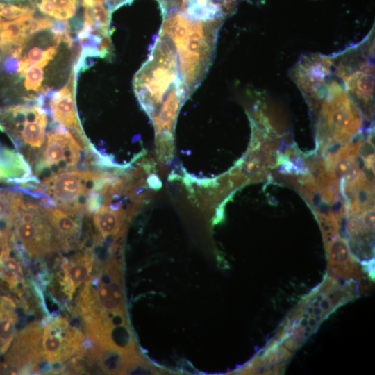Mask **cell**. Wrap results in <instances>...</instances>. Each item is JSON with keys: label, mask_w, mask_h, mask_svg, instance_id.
<instances>
[{"label": "cell", "mask_w": 375, "mask_h": 375, "mask_svg": "<svg viewBox=\"0 0 375 375\" xmlns=\"http://www.w3.org/2000/svg\"><path fill=\"white\" fill-rule=\"evenodd\" d=\"M160 33L172 42L179 74L188 97L206 76L212 62L217 38L224 21L189 17L180 10L162 13Z\"/></svg>", "instance_id": "6da1fadb"}, {"label": "cell", "mask_w": 375, "mask_h": 375, "mask_svg": "<svg viewBox=\"0 0 375 375\" xmlns=\"http://www.w3.org/2000/svg\"><path fill=\"white\" fill-rule=\"evenodd\" d=\"M119 261L110 258L81 290L77 308L86 336L105 342L116 328L128 326Z\"/></svg>", "instance_id": "7a4b0ae2"}, {"label": "cell", "mask_w": 375, "mask_h": 375, "mask_svg": "<svg viewBox=\"0 0 375 375\" xmlns=\"http://www.w3.org/2000/svg\"><path fill=\"white\" fill-rule=\"evenodd\" d=\"M133 85L140 103L151 118L171 90L183 85L174 46L166 35L159 33L148 59L136 72Z\"/></svg>", "instance_id": "3957f363"}, {"label": "cell", "mask_w": 375, "mask_h": 375, "mask_svg": "<svg viewBox=\"0 0 375 375\" xmlns=\"http://www.w3.org/2000/svg\"><path fill=\"white\" fill-rule=\"evenodd\" d=\"M40 101L0 106V128L31 167L45 142L49 112Z\"/></svg>", "instance_id": "277c9868"}, {"label": "cell", "mask_w": 375, "mask_h": 375, "mask_svg": "<svg viewBox=\"0 0 375 375\" xmlns=\"http://www.w3.org/2000/svg\"><path fill=\"white\" fill-rule=\"evenodd\" d=\"M108 178L104 174L88 170L60 172L40 181L35 198L44 206L83 216L88 199Z\"/></svg>", "instance_id": "5b68a950"}, {"label": "cell", "mask_w": 375, "mask_h": 375, "mask_svg": "<svg viewBox=\"0 0 375 375\" xmlns=\"http://www.w3.org/2000/svg\"><path fill=\"white\" fill-rule=\"evenodd\" d=\"M17 256L33 258L59 251L46 208L40 201L25 199L16 211L8 245Z\"/></svg>", "instance_id": "8992f818"}, {"label": "cell", "mask_w": 375, "mask_h": 375, "mask_svg": "<svg viewBox=\"0 0 375 375\" xmlns=\"http://www.w3.org/2000/svg\"><path fill=\"white\" fill-rule=\"evenodd\" d=\"M91 149L86 138L52 122L46 140L33 165L32 172L40 181L50 176L75 169L83 152Z\"/></svg>", "instance_id": "52a82bcc"}, {"label": "cell", "mask_w": 375, "mask_h": 375, "mask_svg": "<svg viewBox=\"0 0 375 375\" xmlns=\"http://www.w3.org/2000/svg\"><path fill=\"white\" fill-rule=\"evenodd\" d=\"M83 335L81 330L67 318L58 317L49 320L44 328L42 344L41 360L47 362L50 372L59 366L63 371L62 363L84 351Z\"/></svg>", "instance_id": "ba28073f"}, {"label": "cell", "mask_w": 375, "mask_h": 375, "mask_svg": "<svg viewBox=\"0 0 375 375\" xmlns=\"http://www.w3.org/2000/svg\"><path fill=\"white\" fill-rule=\"evenodd\" d=\"M42 327L35 322L18 333L4 360L0 363V372L30 374L39 369Z\"/></svg>", "instance_id": "9c48e42d"}, {"label": "cell", "mask_w": 375, "mask_h": 375, "mask_svg": "<svg viewBox=\"0 0 375 375\" xmlns=\"http://www.w3.org/2000/svg\"><path fill=\"white\" fill-rule=\"evenodd\" d=\"M76 65L72 67L68 81L58 91H50L45 97L52 119L72 132L86 138L79 121L76 105Z\"/></svg>", "instance_id": "30bf717a"}, {"label": "cell", "mask_w": 375, "mask_h": 375, "mask_svg": "<svg viewBox=\"0 0 375 375\" xmlns=\"http://www.w3.org/2000/svg\"><path fill=\"white\" fill-rule=\"evenodd\" d=\"M83 26L78 35L79 42L112 48L110 39L111 11L103 0H83Z\"/></svg>", "instance_id": "8fae6325"}, {"label": "cell", "mask_w": 375, "mask_h": 375, "mask_svg": "<svg viewBox=\"0 0 375 375\" xmlns=\"http://www.w3.org/2000/svg\"><path fill=\"white\" fill-rule=\"evenodd\" d=\"M34 177L29 163L0 128V180L19 186Z\"/></svg>", "instance_id": "7c38bea8"}, {"label": "cell", "mask_w": 375, "mask_h": 375, "mask_svg": "<svg viewBox=\"0 0 375 375\" xmlns=\"http://www.w3.org/2000/svg\"><path fill=\"white\" fill-rule=\"evenodd\" d=\"M45 208L59 249L66 251L76 247L81 236L82 216L56 207Z\"/></svg>", "instance_id": "4fadbf2b"}, {"label": "cell", "mask_w": 375, "mask_h": 375, "mask_svg": "<svg viewBox=\"0 0 375 375\" xmlns=\"http://www.w3.org/2000/svg\"><path fill=\"white\" fill-rule=\"evenodd\" d=\"M94 263L91 250L78 252L71 260L65 261L60 283L65 294L71 299L76 290L90 276Z\"/></svg>", "instance_id": "5bb4252c"}, {"label": "cell", "mask_w": 375, "mask_h": 375, "mask_svg": "<svg viewBox=\"0 0 375 375\" xmlns=\"http://www.w3.org/2000/svg\"><path fill=\"white\" fill-rule=\"evenodd\" d=\"M23 192L17 189H0V250L8 245L16 211Z\"/></svg>", "instance_id": "9a60e30c"}, {"label": "cell", "mask_w": 375, "mask_h": 375, "mask_svg": "<svg viewBox=\"0 0 375 375\" xmlns=\"http://www.w3.org/2000/svg\"><path fill=\"white\" fill-rule=\"evenodd\" d=\"M135 353L92 344L90 356L106 374H124L129 359Z\"/></svg>", "instance_id": "2e32d148"}, {"label": "cell", "mask_w": 375, "mask_h": 375, "mask_svg": "<svg viewBox=\"0 0 375 375\" xmlns=\"http://www.w3.org/2000/svg\"><path fill=\"white\" fill-rule=\"evenodd\" d=\"M90 214H92L94 226L101 238L115 236L120 231L124 219L122 209L102 203Z\"/></svg>", "instance_id": "e0dca14e"}, {"label": "cell", "mask_w": 375, "mask_h": 375, "mask_svg": "<svg viewBox=\"0 0 375 375\" xmlns=\"http://www.w3.org/2000/svg\"><path fill=\"white\" fill-rule=\"evenodd\" d=\"M43 15L58 21L69 22L79 12L83 0H31Z\"/></svg>", "instance_id": "ac0fdd59"}, {"label": "cell", "mask_w": 375, "mask_h": 375, "mask_svg": "<svg viewBox=\"0 0 375 375\" xmlns=\"http://www.w3.org/2000/svg\"><path fill=\"white\" fill-rule=\"evenodd\" d=\"M334 175L346 183H353L358 178V167L353 157L340 158L334 167Z\"/></svg>", "instance_id": "d6986e66"}, {"label": "cell", "mask_w": 375, "mask_h": 375, "mask_svg": "<svg viewBox=\"0 0 375 375\" xmlns=\"http://www.w3.org/2000/svg\"><path fill=\"white\" fill-rule=\"evenodd\" d=\"M160 372L146 361L138 352L129 359L124 374H159Z\"/></svg>", "instance_id": "ffe728a7"}, {"label": "cell", "mask_w": 375, "mask_h": 375, "mask_svg": "<svg viewBox=\"0 0 375 375\" xmlns=\"http://www.w3.org/2000/svg\"><path fill=\"white\" fill-rule=\"evenodd\" d=\"M330 250L331 256L335 262H344L348 258V249L342 240H338L333 242Z\"/></svg>", "instance_id": "44dd1931"}, {"label": "cell", "mask_w": 375, "mask_h": 375, "mask_svg": "<svg viewBox=\"0 0 375 375\" xmlns=\"http://www.w3.org/2000/svg\"><path fill=\"white\" fill-rule=\"evenodd\" d=\"M217 7L227 17L236 9L242 0H206Z\"/></svg>", "instance_id": "7402d4cb"}, {"label": "cell", "mask_w": 375, "mask_h": 375, "mask_svg": "<svg viewBox=\"0 0 375 375\" xmlns=\"http://www.w3.org/2000/svg\"><path fill=\"white\" fill-rule=\"evenodd\" d=\"M160 3L162 12L179 9L185 0H158Z\"/></svg>", "instance_id": "603a6c76"}, {"label": "cell", "mask_w": 375, "mask_h": 375, "mask_svg": "<svg viewBox=\"0 0 375 375\" xmlns=\"http://www.w3.org/2000/svg\"><path fill=\"white\" fill-rule=\"evenodd\" d=\"M358 147L359 148L358 150L361 156L367 159L372 157V154L374 153V147L372 142L367 141L364 143H360Z\"/></svg>", "instance_id": "cb8c5ba5"}, {"label": "cell", "mask_w": 375, "mask_h": 375, "mask_svg": "<svg viewBox=\"0 0 375 375\" xmlns=\"http://www.w3.org/2000/svg\"><path fill=\"white\" fill-rule=\"evenodd\" d=\"M111 12L133 0H103Z\"/></svg>", "instance_id": "d4e9b609"}, {"label": "cell", "mask_w": 375, "mask_h": 375, "mask_svg": "<svg viewBox=\"0 0 375 375\" xmlns=\"http://www.w3.org/2000/svg\"><path fill=\"white\" fill-rule=\"evenodd\" d=\"M363 222L367 228L370 229H374V210L373 209H370L365 213L363 216Z\"/></svg>", "instance_id": "484cf974"}]
</instances>
